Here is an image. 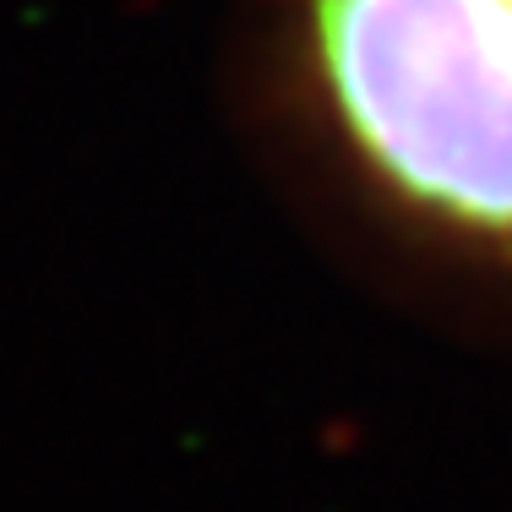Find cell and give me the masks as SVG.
Returning a JSON list of instances; mask_svg holds the SVG:
<instances>
[{
  "mask_svg": "<svg viewBox=\"0 0 512 512\" xmlns=\"http://www.w3.org/2000/svg\"><path fill=\"white\" fill-rule=\"evenodd\" d=\"M240 93L376 262L512 295V0H256Z\"/></svg>",
  "mask_w": 512,
  "mask_h": 512,
  "instance_id": "1",
  "label": "cell"
}]
</instances>
